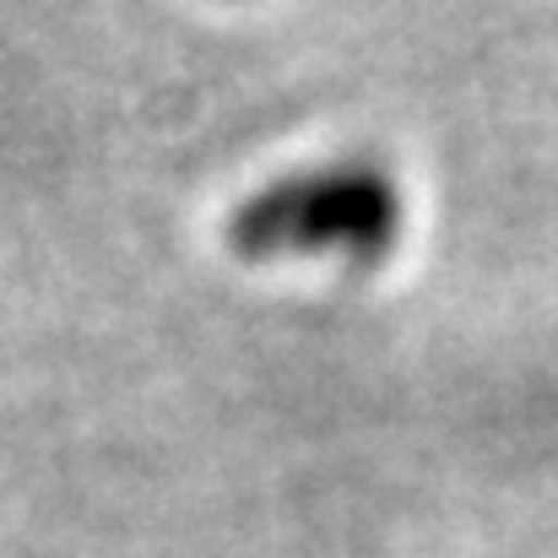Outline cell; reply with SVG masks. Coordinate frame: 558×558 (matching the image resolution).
Returning a JSON list of instances; mask_svg holds the SVG:
<instances>
[{
  "label": "cell",
  "mask_w": 558,
  "mask_h": 558,
  "mask_svg": "<svg viewBox=\"0 0 558 558\" xmlns=\"http://www.w3.org/2000/svg\"><path fill=\"white\" fill-rule=\"evenodd\" d=\"M401 233V185L374 158H342L282 174L228 217V244L250 260L271 255H348L379 260Z\"/></svg>",
  "instance_id": "obj_1"
}]
</instances>
